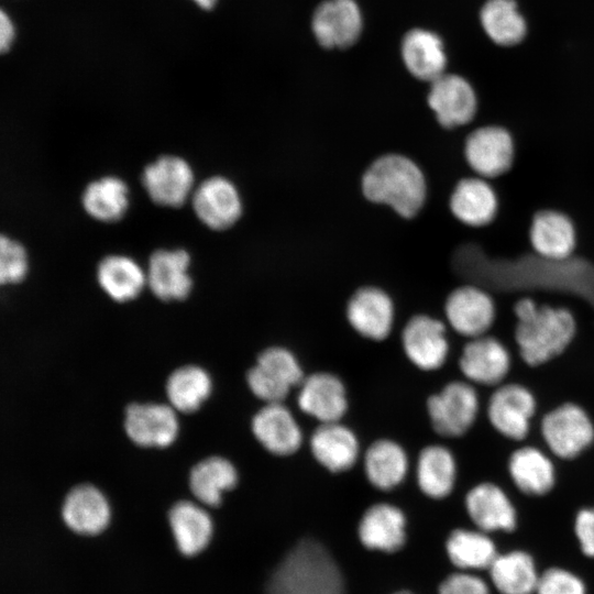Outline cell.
<instances>
[{"label":"cell","instance_id":"31","mask_svg":"<svg viewBox=\"0 0 594 594\" xmlns=\"http://www.w3.org/2000/svg\"><path fill=\"white\" fill-rule=\"evenodd\" d=\"M408 457L397 442L380 439L364 454V472L376 488L389 491L399 485L408 471Z\"/></svg>","mask_w":594,"mask_h":594},{"label":"cell","instance_id":"41","mask_svg":"<svg viewBox=\"0 0 594 594\" xmlns=\"http://www.w3.org/2000/svg\"><path fill=\"white\" fill-rule=\"evenodd\" d=\"M439 594H490V588L485 581L476 575L455 573L441 583Z\"/></svg>","mask_w":594,"mask_h":594},{"label":"cell","instance_id":"16","mask_svg":"<svg viewBox=\"0 0 594 594\" xmlns=\"http://www.w3.org/2000/svg\"><path fill=\"white\" fill-rule=\"evenodd\" d=\"M535 408V398L527 388L518 384H508L494 392L488 403L487 415L498 432L509 439L521 440L529 431Z\"/></svg>","mask_w":594,"mask_h":594},{"label":"cell","instance_id":"10","mask_svg":"<svg viewBox=\"0 0 594 594\" xmlns=\"http://www.w3.org/2000/svg\"><path fill=\"white\" fill-rule=\"evenodd\" d=\"M429 108L446 129L468 124L476 113V96L466 79L444 73L430 82L427 96Z\"/></svg>","mask_w":594,"mask_h":594},{"label":"cell","instance_id":"36","mask_svg":"<svg viewBox=\"0 0 594 594\" xmlns=\"http://www.w3.org/2000/svg\"><path fill=\"white\" fill-rule=\"evenodd\" d=\"M211 380L208 373L196 365L175 370L167 378L166 394L170 406L182 413H191L209 396Z\"/></svg>","mask_w":594,"mask_h":594},{"label":"cell","instance_id":"35","mask_svg":"<svg viewBox=\"0 0 594 594\" xmlns=\"http://www.w3.org/2000/svg\"><path fill=\"white\" fill-rule=\"evenodd\" d=\"M509 473L515 485L527 495H543L554 485V468L538 449L524 447L509 459Z\"/></svg>","mask_w":594,"mask_h":594},{"label":"cell","instance_id":"42","mask_svg":"<svg viewBox=\"0 0 594 594\" xmlns=\"http://www.w3.org/2000/svg\"><path fill=\"white\" fill-rule=\"evenodd\" d=\"M574 530L583 553L594 557V508H584L578 513Z\"/></svg>","mask_w":594,"mask_h":594},{"label":"cell","instance_id":"40","mask_svg":"<svg viewBox=\"0 0 594 594\" xmlns=\"http://www.w3.org/2000/svg\"><path fill=\"white\" fill-rule=\"evenodd\" d=\"M536 594H585V586L573 573L552 568L539 575Z\"/></svg>","mask_w":594,"mask_h":594},{"label":"cell","instance_id":"19","mask_svg":"<svg viewBox=\"0 0 594 594\" xmlns=\"http://www.w3.org/2000/svg\"><path fill=\"white\" fill-rule=\"evenodd\" d=\"M298 407L320 424L340 421L348 409L346 392L334 374L317 372L299 385Z\"/></svg>","mask_w":594,"mask_h":594},{"label":"cell","instance_id":"38","mask_svg":"<svg viewBox=\"0 0 594 594\" xmlns=\"http://www.w3.org/2000/svg\"><path fill=\"white\" fill-rule=\"evenodd\" d=\"M446 547L451 562L463 570L488 569L497 557L494 542L482 530L457 529Z\"/></svg>","mask_w":594,"mask_h":594},{"label":"cell","instance_id":"9","mask_svg":"<svg viewBox=\"0 0 594 594\" xmlns=\"http://www.w3.org/2000/svg\"><path fill=\"white\" fill-rule=\"evenodd\" d=\"M464 155L479 176L495 178L512 167L514 142L508 131L502 127H482L466 138Z\"/></svg>","mask_w":594,"mask_h":594},{"label":"cell","instance_id":"33","mask_svg":"<svg viewBox=\"0 0 594 594\" xmlns=\"http://www.w3.org/2000/svg\"><path fill=\"white\" fill-rule=\"evenodd\" d=\"M238 482L234 465L222 457H209L198 462L190 471L189 487L193 495L207 506H218L222 494L232 490Z\"/></svg>","mask_w":594,"mask_h":594},{"label":"cell","instance_id":"39","mask_svg":"<svg viewBox=\"0 0 594 594\" xmlns=\"http://www.w3.org/2000/svg\"><path fill=\"white\" fill-rule=\"evenodd\" d=\"M29 262L24 246L16 240L1 235L0 238V283L18 284L28 273Z\"/></svg>","mask_w":594,"mask_h":594},{"label":"cell","instance_id":"12","mask_svg":"<svg viewBox=\"0 0 594 594\" xmlns=\"http://www.w3.org/2000/svg\"><path fill=\"white\" fill-rule=\"evenodd\" d=\"M190 255L184 249H157L148 257L146 285L164 301L184 300L193 288Z\"/></svg>","mask_w":594,"mask_h":594},{"label":"cell","instance_id":"20","mask_svg":"<svg viewBox=\"0 0 594 594\" xmlns=\"http://www.w3.org/2000/svg\"><path fill=\"white\" fill-rule=\"evenodd\" d=\"M310 450L316 461L332 473L353 468L360 446L355 433L340 421L320 424L310 437Z\"/></svg>","mask_w":594,"mask_h":594},{"label":"cell","instance_id":"11","mask_svg":"<svg viewBox=\"0 0 594 594\" xmlns=\"http://www.w3.org/2000/svg\"><path fill=\"white\" fill-rule=\"evenodd\" d=\"M363 18L354 0H327L315 10L311 29L327 48H345L360 37Z\"/></svg>","mask_w":594,"mask_h":594},{"label":"cell","instance_id":"2","mask_svg":"<svg viewBox=\"0 0 594 594\" xmlns=\"http://www.w3.org/2000/svg\"><path fill=\"white\" fill-rule=\"evenodd\" d=\"M514 311L518 320L515 339L522 360L531 366L559 355L574 337V318L564 308L537 306L530 298H522Z\"/></svg>","mask_w":594,"mask_h":594},{"label":"cell","instance_id":"26","mask_svg":"<svg viewBox=\"0 0 594 594\" xmlns=\"http://www.w3.org/2000/svg\"><path fill=\"white\" fill-rule=\"evenodd\" d=\"M400 54L407 70L417 79L433 81L446 72L447 57L441 38L425 29H413L402 41Z\"/></svg>","mask_w":594,"mask_h":594},{"label":"cell","instance_id":"25","mask_svg":"<svg viewBox=\"0 0 594 594\" xmlns=\"http://www.w3.org/2000/svg\"><path fill=\"white\" fill-rule=\"evenodd\" d=\"M406 518L396 506L378 503L371 506L362 516L359 538L369 549L395 552L406 539Z\"/></svg>","mask_w":594,"mask_h":594},{"label":"cell","instance_id":"44","mask_svg":"<svg viewBox=\"0 0 594 594\" xmlns=\"http://www.w3.org/2000/svg\"><path fill=\"white\" fill-rule=\"evenodd\" d=\"M200 8L210 10L213 8L217 0H194Z\"/></svg>","mask_w":594,"mask_h":594},{"label":"cell","instance_id":"43","mask_svg":"<svg viewBox=\"0 0 594 594\" xmlns=\"http://www.w3.org/2000/svg\"><path fill=\"white\" fill-rule=\"evenodd\" d=\"M14 37V29L11 20L1 10L0 13V51L2 53L7 52L10 48L12 40Z\"/></svg>","mask_w":594,"mask_h":594},{"label":"cell","instance_id":"37","mask_svg":"<svg viewBox=\"0 0 594 594\" xmlns=\"http://www.w3.org/2000/svg\"><path fill=\"white\" fill-rule=\"evenodd\" d=\"M480 19L486 34L498 45H515L526 35V22L514 0H487Z\"/></svg>","mask_w":594,"mask_h":594},{"label":"cell","instance_id":"1","mask_svg":"<svg viewBox=\"0 0 594 594\" xmlns=\"http://www.w3.org/2000/svg\"><path fill=\"white\" fill-rule=\"evenodd\" d=\"M361 188L369 201L388 206L406 219L421 210L427 197V183L420 167L397 153L373 161L362 176Z\"/></svg>","mask_w":594,"mask_h":594},{"label":"cell","instance_id":"15","mask_svg":"<svg viewBox=\"0 0 594 594\" xmlns=\"http://www.w3.org/2000/svg\"><path fill=\"white\" fill-rule=\"evenodd\" d=\"M346 319L362 337L375 341L384 340L389 336L394 323L393 300L378 287H361L348 301Z\"/></svg>","mask_w":594,"mask_h":594},{"label":"cell","instance_id":"17","mask_svg":"<svg viewBox=\"0 0 594 594\" xmlns=\"http://www.w3.org/2000/svg\"><path fill=\"white\" fill-rule=\"evenodd\" d=\"M444 312L450 326L458 333L476 338L483 336L492 326L495 307L484 290L464 285L449 294Z\"/></svg>","mask_w":594,"mask_h":594},{"label":"cell","instance_id":"34","mask_svg":"<svg viewBox=\"0 0 594 594\" xmlns=\"http://www.w3.org/2000/svg\"><path fill=\"white\" fill-rule=\"evenodd\" d=\"M491 580L501 594L536 593L539 574L532 558L522 551L497 554L488 568Z\"/></svg>","mask_w":594,"mask_h":594},{"label":"cell","instance_id":"8","mask_svg":"<svg viewBox=\"0 0 594 594\" xmlns=\"http://www.w3.org/2000/svg\"><path fill=\"white\" fill-rule=\"evenodd\" d=\"M541 432L549 449L559 458L572 459L594 439V427L586 413L574 404H563L548 413Z\"/></svg>","mask_w":594,"mask_h":594},{"label":"cell","instance_id":"27","mask_svg":"<svg viewBox=\"0 0 594 594\" xmlns=\"http://www.w3.org/2000/svg\"><path fill=\"white\" fill-rule=\"evenodd\" d=\"M449 206L452 215L470 227H483L493 221L497 212V197L482 177L461 179L454 187Z\"/></svg>","mask_w":594,"mask_h":594},{"label":"cell","instance_id":"18","mask_svg":"<svg viewBox=\"0 0 594 594\" xmlns=\"http://www.w3.org/2000/svg\"><path fill=\"white\" fill-rule=\"evenodd\" d=\"M251 429L262 447L275 455H290L302 443V431L283 403L265 404L253 416Z\"/></svg>","mask_w":594,"mask_h":594},{"label":"cell","instance_id":"7","mask_svg":"<svg viewBox=\"0 0 594 594\" xmlns=\"http://www.w3.org/2000/svg\"><path fill=\"white\" fill-rule=\"evenodd\" d=\"M190 199L197 219L211 230H227L242 215V199L237 186L221 175L204 179L195 187Z\"/></svg>","mask_w":594,"mask_h":594},{"label":"cell","instance_id":"4","mask_svg":"<svg viewBox=\"0 0 594 594\" xmlns=\"http://www.w3.org/2000/svg\"><path fill=\"white\" fill-rule=\"evenodd\" d=\"M304 378L298 360L283 346H270L262 351L246 374L251 392L266 404L282 403L290 388L299 386Z\"/></svg>","mask_w":594,"mask_h":594},{"label":"cell","instance_id":"32","mask_svg":"<svg viewBox=\"0 0 594 594\" xmlns=\"http://www.w3.org/2000/svg\"><path fill=\"white\" fill-rule=\"evenodd\" d=\"M416 474L418 486L425 495L443 498L452 492L455 483L454 458L446 447L428 446L419 453Z\"/></svg>","mask_w":594,"mask_h":594},{"label":"cell","instance_id":"13","mask_svg":"<svg viewBox=\"0 0 594 594\" xmlns=\"http://www.w3.org/2000/svg\"><path fill=\"white\" fill-rule=\"evenodd\" d=\"M408 360L418 369L433 371L447 360L449 344L444 323L427 315L413 316L402 332Z\"/></svg>","mask_w":594,"mask_h":594},{"label":"cell","instance_id":"28","mask_svg":"<svg viewBox=\"0 0 594 594\" xmlns=\"http://www.w3.org/2000/svg\"><path fill=\"white\" fill-rule=\"evenodd\" d=\"M99 287L114 301L136 298L146 285V273L132 257L123 254L103 256L96 268Z\"/></svg>","mask_w":594,"mask_h":594},{"label":"cell","instance_id":"23","mask_svg":"<svg viewBox=\"0 0 594 594\" xmlns=\"http://www.w3.org/2000/svg\"><path fill=\"white\" fill-rule=\"evenodd\" d=\"M465 506L471 520L482 531H512L516 512L506 494L493 483H481L466 495Z\"/></svg>","mask_w":594,"mask_h":594},{"label":"cell","instance_id":"3","mask_svg":"<svg viewBox=\"0 0 594 594\" xmlns=\"http://www.w3.org/2000/svg\"><path fill=\"white\" fill-rule=\"evenodd\" d=\"M267 594H344L340 570L318 542L300 541L273 573Z\"/></svg>","mask_w":594,"mask_h":594},{"label":"cell","instance_id":"5","mask_svg":"<svg viewBox=\"0 0 594 594\" xmlns=\"http://www.w3.org/2000/svg\"><path fill=\"white\" fill-rule=\"evenodd\" d=\"M141 182L148 198L157 206L179 208L195 189V176L190 164L178 155L165 154L147 164Z\"/></svg>","mask_w":594,"mask_h":594},{"label":"cell","instance_id":"21","mask_svg":"<svg viewBox=\"0 0 594 594\" xmlns=\"http://www.w3.org/2000/svg\"><path fill=\"white\" fill-rule=\"evenodd\" d=\"M62 517L76 534L94 536L106 529L110 507L103 494L91 484L77 485L66 495Z\"/></svg>","mask_w":594,"mask_h":594},{"label":"cell","instance_id":"14","mask_svg":"<svg viewBox=\"0 0 594 594\" xmlns=\"http://www.w3.org/2000/svg\"><path fill=\"white\" fill-rule=\"evenodd\" d=\"M124 429L138 446L164 448L176 439L178 421L172 406L133 403L125 409Z\"/></svg>","mask_w":594,"mask_h":594},{"label":"cell","instance_id":"24","mask_svg":"<svg viewBox=\"0 0 594 594\" xmlns=\"http://www.w3.org/2000/svg\"><path fill=\"white\" fill-rule=\"evenodd\" d=\"M534 250L544 258L562 261L575 248V230L571 219L557 210H540L529 230Z\"/></svg>","mask_w":594,"mask_h":594},{"label":"cell","instance_id":"45","mask_svg":"<svg viewBox=\"0 0 594 594\" xmlns=\"http://www.w3.org/2000/svg\"><path fill=\"white\" fill-rule=\"evenodd\" d=\"M394 594H411V593L406 592V591H400V592H397V593H394Z\"/></svg>","mask_w":594,"mask_h":594},{"label":"cell","instance_id":"30","mask_svg":"<svg viewBox=\"0 0 594 594\" xmlns=\"http://www.w3.org/2000/svg\"><path fill=\"white\" fill-rule=\"evenodd\" d=\"M80 200L82 209L90 218L111 223L125 215L130 204L129 188L118 176H102L86 185Z\"/></svg>","mask_w":594,"mask_h":594},{"label":"cell","instance_id":"29","mask_svg":"<svg viewBox=\"0 0 594 594\" xmlns=\"http://www.w3.org/2000/svg\"><path fill=\"white\" fill-rule=\"evenodd\" d=\"M169 526L179 552L193 557L201 552L210 541L212 521L199 505L180 501L168 513Z\"/></svg>","mask_w":594,"mask_h":594},{"label":"cell","instance_id":"22","mask_svg":"<svg viewBox=\"0 0 594 594\" xmlns=\"http://www.w3.org/2000/svg\"><path fill=\"white\" fill-rule=\"evenodd\" d=\"M509 355L495 338L476 337L463 348L459 365L469 380L484 385L499 383L509 370Z\"/></svg>","mask_w":594,"mask_h":594},{"label":"cell","instance_id":"6","mask_svg":"<svg viewBox=\"0 0 594 594\" xmlns=\"http://www.w3.org/2000/svg\"><path fill=\"white\" fill-rule=\"evenodd\" d=\"M427 410L438 435L462 436L473 425L477 415L476 392L464 382H451L428 398Z\"/></svg>","mask_w":594,"mask_h":594}]
</instances>
